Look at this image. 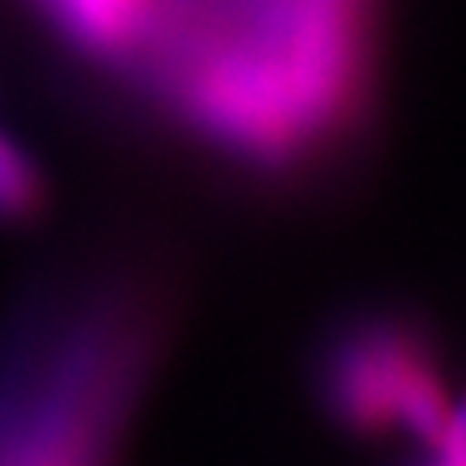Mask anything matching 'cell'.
<instances>
[{"mask_svg":"<svg viewBox=\"0 0 466 466\" xmlns=\"http://www.w3.org/2000/svg\"><path fill=\"white\" fill-rule=\"evenodd\" d=\"M43 207V179L35 164L0 133V222H27Z\"/></svg>","mask_w":466,"mask_h":466,"instance_id":"cell-4","label":"cell"},{"mask_svg":"<svg viewBox=\"0 0 466 466\" xmlns=\"http://www.w3.org/2000/svg\"><path fill=\"white\" fill-rule=\"evenodd\" d=\"M311 392L346 435H408L416 447L440 440L455 408L435 330L404 308H358L334 319L315 342Z\"/></svg>","mask_w":466,"mask_h":466,"instance_id":"cell-3","label":"cell"},{"mask_svg":"<svg viewBox=\"0 0 466 466\" xmlns=\"http://www.w3.org/2000/svg\"><path fill=\"white\" fill-rule=\"evenodd\" d=\"M416 466H466V400H455L447 428L440 440L424 447V459Z\"/></svg>","mask_w":466,"mask_h":466,"instance_id":"cell-5","label":"cell"},{"mask_svg":"<svg viewBox=\"0 0 466 466\" xmlns=\"http://www.w3.org/2000/svg\"><path fill=\"white\" fill-rule=\"evenodd\" d=\"M385 0H148L116 86L249 179L296 183L373 116Z\"/></svg>","mask_w":466,"mask_h":466,"instance_id":"cell-1","label":"cell"},{"mask_svg":"<svg viewBox=\"0 0 466 466\" xmlns=\"http://www.w3.org/2000/svg\"><path fill=\"white\" fill-rule=\"evenodd\" d=\"M167 319L140 265L35 291L0 339V466H113Z\"/></svg>","mask_w":466,"mask_h":466,"instance_id":"cell-2","label":"cell"}]
</instances>
